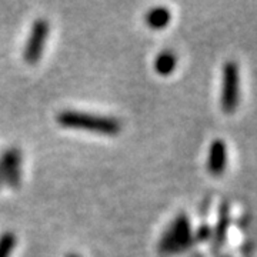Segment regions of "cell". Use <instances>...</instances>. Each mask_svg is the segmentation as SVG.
Segmentation results:
<instances>
[{"instance_id":"9c48e42d","label":"cell","mask_w":257,"mask_h":257,"mask_svg":"<svg viewBox=\"0 0 257 257\" xmlns=\"http://www.w3.org/2000/svg\"><path fill=\"white\" fill-rule=\"evenodd\" d=\"M229 207L224 204L221 207L220 220H219V224L216 227V234H214V243H216L217 247H220L221 244H223V241H224V239H226V233H227V229H229Z\"/></svg>"},{"instance_id":"6da1fadb","label":"cell","mask_w":257,"mask_h":257,"mask_svg":"<svg viewBox=\"0 0 257 257\" xmlns=\"http://www.w3.org/2000/svg\"><path fill=\"white\" fill-rule=\"evenodd\" d=\"M56 121L64 128L84 130L90 133L104 135V136H116L121 130V124L114 117L90 114L84 111L63 110L56 116Z\"/></svg>"},{"instance_id":"277c9868","label":"cell","mask_w":257,"mask_h":257,"mask_svg":"<svg viewBox=\"0 0 257 257\" xmlns=\"http://www.w3.org/2000/svg\"><path fill=\"white\" fill-rule=\"evenodd\" d=\"M239 103V70L234 62H227L223 69L221 84V109L224 113H233Z\"/></svg>"},{"instance_id":"7a4b0ae2","label":"cell","mask_w":257,"mask_h":257,"mask_svg":"<svg viewBox=\"0 0 257 257\" xmlns=\"http://www.w3.org/2000/svg\"><path fill=\"white\" fill-rule=\"evenodd\" d=\"M193 241L192 227L190 221L186 214H179L175 220L170 223L165 234L159 241V250L165 254L179 253L184 248H187Z\"/></svg>"},{"instance_id":"3957f363","label":"cell","mask_w":257,"mask_h":257,"mask_svg":"<svg viewBox=\"0 0 257 257\" xmlns=\"http://www.w3.org/2000/svg\"><path fill=\"white\" fill-rule=\"evenodd\" d=\"M50 33V25L46 19H37L33 22L28 42L23 52V59L29 64H36L43 55L45 45Z\"/></svg>"},{"instance_id":"ba28073f","label":"cell","mask_w":257,"mask_h":257,"mask_svg":"<svg viewBox=\"0 0 257 257\" xmlns=\"http://www.w3.org/2000/svg\"><path fill=\"white\" fill-rule=\"evenodd\" d=\"M176 64H177V57H176L175 52L172 50H163L156 56L155 59V72L160 76H170L175 72Z\"/></svg>"},{"instance_id":"30bf717a","label":"cell","mask_w":257,"mask_h":257,"mask_svg":"<svg viewBox=\"0 0 257 257\" xmlns=\"http://www.w3.org/2000/svg\"><path fill=\"white\" fill-rule=\"evenodd\" d=\"M16 234L12 231H5L0 236V257H10L13 250L16 247Z\"/></svg>"},{"instance_id":"8fae6325","label":"cell","mask_w":257,"mask_h":257,"mask_svg":"<svg viewBox=\"0 0 257 257\" xmlns=\"http://www.w3.org/2000/svg\"><path fill=\"white\" fill-rule=\"evenodd\" d=\"M209 236H210V229L207 226H203L202 229L199 230V239L206 240Z\"/></svg>"},{"instance_id":"4fadbf2b","label":"cell","mask_w":257,"mask_h":257,"mask_svg":"<svg viewBox=\"0 0 257 257\" xmlns=\"http://www.w3.org/2000/svg\"><path fill=\"white\" fill-rule=\"evenodd\" d=\"M3 186V177H2V173H0V187Z\"/></svg>"},{"instance_id":"5b68a950","label":"cell","mask_w":257,"mask_h":257,"mask_svg":"<svg viewBox=\"0 0 257 257\" xmlns=\"http://www.w3.org/2000/svg\"><path fill=\"white\" fill-rule=\"evenodd\" d=\"M0 173L3 184L18 189L22 182V153L18 147H10L0 156Z\"/></svg>"},{"instance_id":"8992f818","label":"cell","mask_w":257,"mask_h":257,"mask_svg":"<svg viewBox=\"0 0 257 257\" xmlns=\"http://www.w3.org/2000/svg\"><path fill=\"white\" fill-rule=\"evenodd\" d=\"M226 159H227V152H226V145L223 140H214L211 143L210 152H209V162H207V169L213 176L223 175L226 169Z\"/></svg>"},{"instance_id":"7c38bea8","label":"cell","mask_w":257,"mask_h":257,"mask_svg":"<svg viewBox=\"0 0 257 257\" xmlns=\"http://www.w3.org/2000/svg\"><path fill=\"white\" fill-rule=\"evenodd\" d=\"M66 257H80V256H77V254H74V253H70V254H67Z\"/></svg>"},{"instance_id":"52a82bcc","label":"cell","mask_w":257,"mask_h":257,"mask_svg":"<svg viewBox=\"0 0 257 257\" xmlns=\"http://www.w3.org/2000/svg\"><path fill=\"white\" fill-rule=\"evenodd\" d=\"M170 20H172V13L165 6H156L145 15V23L152 30H162L167 28Z\"/></svg>"}]
</instances>
